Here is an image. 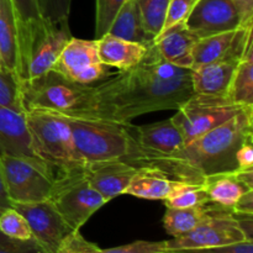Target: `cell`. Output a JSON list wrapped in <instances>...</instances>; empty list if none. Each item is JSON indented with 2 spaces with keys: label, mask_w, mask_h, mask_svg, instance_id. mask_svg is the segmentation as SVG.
<instances>
[{
  "label": "cell",
  "mask_w": 253,
  "mask_h": 253,
  "mask_svg": "<svg viewBox=\"0 0 253 253\" xmlns=\"http://www.w3.org/2000/svg\"><path fill=\"white\" fill-rule=\"evenodd\" d=\"M48 200L72 230H81L91 215L108 203L89 184L83 165L56 170Z\"/></svg>",
  "instance_id": "6"
},
{
  "label": "cell",
  "mask_w": 253,
  "mask_h": 253,
  "mask_svg": "<svg viewBox=\"0 0 253 253\" xmlns=\"http://www.w3.org/2000/svg\"><path fill=\"white\" fill-rule=\"evenodd\" d=\"M197 0H169L167 12H166L165 22L160 34L167 31L170 27L185 22L190 11L194 7Z\"/></svg>",
  "instance_id": "31"
},
{
  "label": "cell",
  "mask_w": 253,
  "mask_h": 253,
  "mask_svg": "<svg viewBox=\"0 0 253 253\" xmlns=\"http://www.w3.org/2000/svg\"><path fill=\"white\" fill-rule=\"evenodd\" d=\"M101 249L94 242L88 241L79 230L69 232L59 244L56 253H100Z\"/></svg>",
  "instance_id": "32"
},
{
  "label": "cell",
  "mask_w": 253,
  "mask_h": 253,
  "mask_svg": "<svg viewBox=\"0 0 253 253\" xmlns=\"http://www.w3.org/2000/svg\"><path fill=\"white\" fill-rule=\"evenodd\" d=\"M236 161L239 169H251L253 168V146L252 140L246 141L236 153Z\"/></svg>",
  "instance_id": "39"
},
{
  "label": "cell",
  "mask_w": 253,
  "mask_h": 253,
  "mask_svg": "<svg viewBox=\"0 0 253 253\" xmlns=\"http://www.w3.org/2000/svg\"><path fill=\"white\" fill-rule=\"evenodd\" d=\"M0 54L2 66L17 74L19 20L12 0H0Z\"/></svg>",
  "instance_id": "22"
},
{
  "label": "cell",
  "mask_w": 253,
  "mask_h": 253,
  "mask_svg": "<svg viewBox=\"0 0 253 253\" xmlns=\"http://www.w3.org/2000/svg\"><path fill=\"white\" fill-rule=\"evenodd\" d=\"M64 116L71 127L77 157L83 165L110 160L125 162L135 148L136 142L127 131L128 124Z\"/></svg>",
  "instance_id": "3"
},
{
  "label": "cell",
  "mask_w": 253,
  "mask_h": 253,
  "mask_svg": "<svg viewBox=\"0 0 253 253\" xmlns=\"http://www.w3.org/2000/svg\"><path fill=\"white\" fill-rule=\"evenodd\" d=\"M166 208H192L209 204L204 183L175 180L170 194L165 200Z\"/></svg>",
  "instance_id": "26"
},
{
  "label": "cell",
  "mask_w": 253,
  "mask_h": 253,
  "mask_svg": "<svg viewBox=\"0 0 253 253\" xmlns=\"http://www.w3.org/2000/svg\"><path fill=\"white\" fill-rule=\"evenodd\" d=\"M239 11L241 27L253 26V0H231Z\"/></svg>",
  "instance_id": "38"
},
{
  "label": "cell",
  "mask_w": 253,
  "mask_h": 253,
  "mask_svg": "<svg viewBox=\"0 0 253 253\" xmlns=\"http://www.w3.org/2000/svg\"><path fill=\"white\" fill-rule=\"evenodd\" d=\"M0 106L17 114H26L21 93V81L15 72L0 66Z\"/></svg>",
  "instance_id": "27"
},
{
  "label": "cell",
  "mask_w": 253,
  "mask_h": 253,
  "mask_svg": "<svg viewBox=\"0 0 253 253\" xmlns=\"http://www.w3.org/2000/svg\"><path fill=\"white\" fill-rule=\"evenodd\" d=\"M185 26L198 39H204L240 29L241 20L231 0H197Z\"/></svg>",
  "instance_id": "12"
},
{
  "label": "cell",
  "mask_w": 253,
  "mask_h": 253,
  "mask_svg": "<svg viewBox=\"0 0 253 253\" xmlns=\"http://www.w3.org/2000/svg\"><path fill=\"white\" fill-rule=\"evenodd\" d=\"M100 253H167V241H135L113 249H101Z\"/></svg>",
  "instance_id": "34"
},
{
  "label": "cell",
  "mask_w": 253,
  "mask_h": 253,
  "mask_svg": "<svg viewBox=\"0 0 253 253\" xmlns=\"http://www.w3.org/2000/svg\"><path fill=\"white\" fill-rule=\"evenodd\" d=\"M245 108L253 106L237 105L226 95L194 94L177 109L175 115L170 119L180 130L187 145L234 118Z\"/></svg>",
  "instance_id": "8"
},
{
  "label": "cell",
  "mask_w": 253,
  "mask_h": 253,
  "mask_svg": "<svg viewBox=\"0 0 253 253\" xmlns=\"http://www.w3.org/2000/svg\"><path fill=\"white\" fill-rule=\"evenodd\" d=\"M229 98L240 106H253V42L249 44L237 64L229 89Z\"/></svg>",
  "instance_id": "25"
},
{
  "label": "cell",
  "mask_w": 253,
  "mask_h": 253,
  "mask_svg": "<svg viewBox=\"0 0 253 253\" xmlns=\"http://www.w3.org/2000/svg\"><path fill=\"white\" fill-rule=\"evenodd\" d=\"M198 40L199 39L187 29L185 22H183L158 35L153 41V46L168 63L180 68L192 69L193 47Z\"/></svg>",
  "instance_id": "19"
},
{
  "label": "cell",
  "mask_w": 253,
  "mask_h": 253,
  "mask_svg": "<svg viewBox=\"0 0 253 253\" xmlns=\"http://www.w3.org/2000/svg\"><path fill=\"white\" fill-rule=\"evenodd\" d=\"M0 169L12 204L48 200L57 168L41 158L0 156Z\"/></svg>",
  "instance_id": "7"
},
{
  "label": "cell",
  "mask_w": 253,
  "mask_h": 253,
  "mask_svg": "<svg viewBox=\"0 0 253 253\" xmlns=\"http://www.w3.org/2000/svg\"><path fill=\"white\" fill-rule=\"evenodd\" d=\"M98 53L101 63L115 67L119 71H127L140 63L147 53V46L125 41L110 34L96 40Z\"/></svg>",
  "instance_id": "20"
},
{
  "label": "cell",
  "mask_w": 253,
  "mask_h": 253,
  "mask_svg": "<svg viewBox=\"0 0 253 253\" xmlns=\"http://www.w3.org/2000/svg\"><path fill=\"white\" fill-rule=\"evenodd\" d=\"M234 214L253 215V190L245 193L232 209Z\"/></svg>",
  "instance_id": "40"
},
{
  "label": "cell",
  "mask_w": 253,
  "mask_h": 253,
  "mask_svg": "<svg viewBox=\"0 0 253 253\" xmlns=\"http://www.w3.org/2000/svg\"><path fill=\"white\" fill-rule=\"evenodd\" d=\"M127 131L138 146L152 152L173 155L185 146L184 137L172 119L140 126L130 123Z\"/></svg>",
  "instance_id": "16"
},
{
  "label": "cell",
  "mask_w": 253,
  "mask_h": 253,
  "mask_svg": "<svg viewBox=\"0 0 253 253\" xmlns=\"http://www.w3.org/2000/svg\"><path fill=\"white\" fill-rule=\"evenodd\" d=\"M252 29L253 26L240 27L234 31L198 40L193 47L192 69L229 57L241 58L249 44L253 42Z\"/></svg>",
  "instance_id": "13"
},
{
  "label": "cell",
  "mask_w": 253,
  "mask_h": 253,
  "mask_svg": "<svg viewBox=\"0 0 253 253\" xmlns=\"http://www.w3.org/2000/svg\"><path fill=\"white\" fill-rule=\"evenodd\" d=\"M0 253H44L35 239L15 240L0 232Z\"/></svg>",
  "instance_id": "36"
},
{
  "label": "cell",
  "mask_w": 253,
  "mask_h": 253,
  "mask_svg": "<svg viewBox=\"0 0 253 253\" xmlns=\"http://www.w3.org/2000/svg\"><path fill=\"white\" fill-rule=\"evenodd\" d=\"M0 66H2V61H1V54H0Z\"/></svg>",
  "instance_id": "42"
},
{
  "label": "cell",
  "mask_w": 253,
  "mask_h": 253,
  "mask_svg": "<svg viewBox=\"0 0 253 253\" xmlns=\"http://www.w3.org/2000/svg\"><path fill=\"white\" fill-rule=\"evenodd\" d=\"M241 58L229 57L193 68L192 86L194 94L229 96L232 77Z\"/></svg>",
  "instance_id": "18"
},
{
  "label": "cell",
  "mask_w": 253,
  "mask_h": 253,
  "mask_svg": "<svg viewBox=\"0 0 253 253\" xmlns=\"http://www.w3.org/2000/svg\"><path fill=\"white\" fill-rule=\"evenodd\" d=\"M137 168L121 160L96 161L83 165V173L89 184L106 200L123 195Z\"/></svg>",
  "instance_id": "14"
},
{
  "label": "cell",
  "mask_w": 253,
  "mask_h": 253,
  "mask_svg": "<svg viewBox=\"0 0 253 253\" xmlns=\"http://www.w3.org/2000/svg\"><path fill=\"white\" fill-rule=\"evenodd\" d=\"M168 253H253V241H241L225 246L209 247V249L179 250Z\"/></svg>",
  "instance_id": "37"
},
{
  "label": "cell",
  "mask_w": 253,
  "mask_h": 253,
  "mask_svg": "<svg viewBox=\"0 0 253 253\" xmlns=\"http://www.w3.org/2000/svg\"><path fill=\"white\" fill-rule=\"evenodd\" d=\"M175 179L155 167L137 168L124 194L147 200H165L172 192Z\"/></svg>",
  "instance_id": "21"
},
{
  "label": "cell",
  "mask_w": 253,
  "mask_h": 253,
  "mask_svg": "<svg viewBox=\"0 0 253 253\" xmlns=\"http://www.w3.org/2000/svg\"><path fill=\"white\" fill-rule=\"evenodd\" d=\"M126 0H96L95 40L108 34L111 22Z\"/></svg>",
  "instance_id": "30"
},
{
  "label": "cell",
  "mask_w": 253,
  "mask_h": 253,
  "mask_svg": "<svg viewBox=\"0 0 253 253\" xmlns=\"http://www.w3.org/2000/svg\"><path fill=\"white\" fill-rule=\"evenodd\" d=\"M108 34L125 41L136 42L147 47L152 46L155 41V39L146 31L143 26L136 0H126L124 2L114 21L111 22Z\"/></svg>",
  "instance_id": "23"
},
{
  "label": "cell",
  "mask_w": 253,
  "mask_h": 253,
  "mask_svg": "<svg viewBox=\"0 0 253 253\" xmlns=\"http://www.w3.org/2000/svg\"><path fill=\"white\" fill-rule=\"evenodd\" d=\"M249 241L232 211L214 205L207 217L188 234L167 241V253L179 250L209 249Z\"/></svg>",
  "instance_id": "9"
},
{
  "label": "cell",
  "mask_w": 253,
  "mask_h": 253,
  "mask_svg": "<svg viewBox=\"0 0 253 253\" xmlns=\"http://www.w3.org/2000/svg\"><path fill=\"white\" fill-rule=\"evenodd\" d=\"M203 183L210 204L232 211L240 198L253 190V168L209 175Z\"/></svg>",
  "instance_id": "15"
},
{
  "label": "cell",
  "mask_w": 253,
  "mask_h": 253,
  "mask_svg": "<svg viewBox=\"0 0 253 253\" xmlns=\"http://www.w3.org/2000/svg\"><path fill=\"white\" fill-rule=\"evenodd\" d=\"M19 20V35L31 25L43 20L37 0H12Z\"/></svg>",
  "instance_id": "33"
},
{
  "label": "cell",
  "mask_w": 253,
  "mask_h": 253,
  "mask_svg": "<svg viewBox=\"0 0 253 253\" xmlns=\"http://www.w3.org/2000/svg\"><path fill=\"white\" fill-rule=\"evenodd\" d=\"M193 95L192 69L168 63L152 44L140 63L93 86L89 118L130 124L142 114L178 109Z\"/></svg>",
  "instance_id": "1"
},
{
  "label": "cell",
  "mask_w": 253,
  "mask_h": 253,
  "mask_svg": "<svg viewBox=\"0 0 253 253\" xmlns=\"http://www.w3.org/2000/svg\"><path fill=\"white\" fill-rule=\"evenodd\" d=\"M212 205H197L192 208H167L163 216V226L168 235L179 237L197 227L211 211Z\"/></svg>",
  "instance_id": "24"
},
{
  "label": "cell",
  "mask_w": 253,
  "mask_h": 253,
  "mask_svg": "<svg viewBox=\"0 0 253 253\" xmlns=\"http://www.w3.org/2000/svg\"><path fill=\"white\" fill-rule=\"evenodd\" d=\"M0 232L15 240L34 239L26 219L15 208H9L0 212Z\"/></svg>",
  "instance_id": "29"
},
{
  "label": "cell",
  "mask_w": 253,
  "mask_h": 253,
  "mask_svg": "<svg viewBox=\"0 0 253 253\" xmlns=\"http://www.w3.org/2000/svg\"><path fill=\"white\" fill-rule=\"evenodd\" d=\"M146 31L156 39L162 30L169 0H136Z\"/></svg>",
  "instance_id": "28"
},
{
  "label": "cell",
  "mask_w": 253,
  "mask_h": 253,
  "mask_svg": "<svg viewBox=\"0 0 253 253\" xmlns=\"http://www.w3.org/2000/svg\"><path fill=\"white\" fill-rule=\"evenodd\" d=\"M25 109H43L74 118H89L93 106V86L69 81L51 71L21 82Z\"/></svg>",
  "instance_id": "2"
},
{
  "label": "cell",
  "mask_w": 253,
  "mask_h": 253,
  "mask_svg": "<svg viewBox=\"0 0 253 253\" xmlns=\"http://www.w3.org/2000/svg\"><path fill=\"white\" fill-rule=\"evenodd\" d=\"M25 120L40 158L57 169L83 165L77 157L66 116L43 109H31L25 114Z\"/></svg>",
  "instance_id": "5"
},
{
  "label": "cell",
  "mask_w": 253,
  "mask_h": 253,
  "mask_svg": "<svg viewBox=\"0 0 253 253\" xmlns=\"http://www.w3.org/2000/svg\"><path fill=\"white\" fill-rule=\"evenodd\" d=\"M72 37L68 19L54 21L43 19L22 31L19 35L17 76L20 81L51 71Z\"/></svg>",
  "instance_id": "4"
},
{
  "label": "cell",
  "mask_w": 253,
  "mask_h": 253,
  "mask_svg": "<svg viewBox=\"0 0 253 253\" xmlns=\"http://www.w3.org/2000/svg\"><path fill=\"white\" fill-rule=\"evenodd\" d=\"M41 16L46 20L68 19L72 0H37Z\"/></svg>",
  "instance_id": "35"
},
{
  "label": "cell",
  "mask_w": 253,
  "mask_h": 253,
  "mask_svg": "<svg viewBox=\"0 0 253 253\" xmlns=\"http://www.w3.org/2000/svg\"><path fill=\"white\" fill-rule=\"evenodd\" d=\"M2 155L40 158L34 150L25 115L0 106V156Z\"/></svg>",
  "instance_id": "17"
},
{
  "label": "cell",
  "mask_w": 253,
  "mask_h": 253,
  "mask_svg": "<svg viewBox=\"0 0 253 253\" xmlns=\"http://www.w3.org/2000/svg\"><path fill=\"white\" fill-rule=\"evenodd\" d=\"M109 68L99 58L96 40L88 41L76 37H72L52 67L69 81L88 85L111 76Z\"/></svg>",
  "instance_id": "10"
},
{
  "label": "cell",
  "mask_w": 253,
  "mask_h": 253,
  "mask_svg": "<svg viewBox=\"0 0 253 253\" xmlns=\"http://www.w3.org/2000/svg\"><path fill=\"white\" fill-rule=\"evenodd\" d=\"M9 208H12V203L10 202L9 197H7L6 189H5L4 185V180H2L1 169H0V212L9 209Z\"/></svg>",
  "instance_id": "41"
},
{
  "label": "cell",
  "mask_w": 253,
  "mask_h": 253,
  "mask_svg": "<svg viewBox=\"0 0 253 253\" xmlns=\"http://www.w3.org/2000/svg\"><path fill=\"white\" fill-rule=\"evenodd\" d=\"M12 208L26 219L32 237L44 253H56L62 240L73 231L49 200L16 203Z\"/></svg>",
  "instance_id": "11"
}]
</instances>
